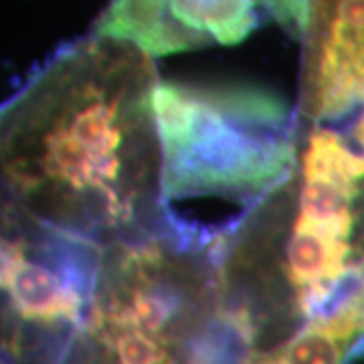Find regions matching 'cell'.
<instances>
[{
  "label": "cell",
  "mask_w": 364,
  "mask_h": 364,
  "mask_svg": "<svg viewBox=\"0 0 364 364\" xmlns=\"http://www.w3.org/2000/svg\"><path fill=\"white\" fill-rule=\"evenodd\" d=\"M158 83L128 41L55 55L2 112L4 210L102 247L164 231Z\"/></svg>",
  "instance_id": "cell-1"
},
{
  "label": "cell",
  "mask_w": 364,
  "mask_h": 364,
  "mask_svg": "<svg viewBox=\"0 0 364 364\" xmlns=\"http://www.w3.org/2000/svg\"><path fill=\"white\" fill-rule=\"evenodd\" d=\"M154 112L162 205L219 196L253 207L298 164V117L272 93L160 81Z\"/></svg>",
  "instance_id": "cell-2"
},
{
  "label": "cell",
  "mask_w": 364,
  "mask_h": 364,
  "mask_svg": "<svg viewBox=\"0 0 364 364\" xmlns=\"http://www.w3.org/2000/svg\"><path fill=\"white\" fill-rule=\"evenodd\" d=\"M208 318L195 265L160 245L114 251L87 306L90 364H182L186 340Z\"/></svg>",
  "instance_id": "cell-3"
},
{
  "label": "cell",
  "mask_w": 364,
  "mask_h": 364,
  "mask_svg": "<svg viewBox=\"0 0 364 364\" xmlns=\"http://www.w3.org/2000/svg\"><path fill=\"white\" fill-rule=\"evenodd\" d=\"M263 21L304 39L310 0H112L95 23V33L162 57L235 45Z\"/></svg>",
  "instance_id": "cell-4"
},
{
  "label": "cell",
  "mask_w": 364,
  "mask_h": 364,
  "mask_svg": "<svg viewBox=\"0 0 364 364\" xmlns=\"http://www.w3.org/2000/svg\"><path fill=\"white\" fill-rule=\"evenodd\" d=\"M299 109L304 126H338L364 109V0H310Z\"/></svg>",
  "instance_id": "cell-5"
}]
</instances>
